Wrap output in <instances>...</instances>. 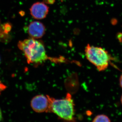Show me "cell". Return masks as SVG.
I'll use <instances>...</instances> for the list:
<instances>
[{
	"instance_id": "1",
	"label": "cell",
	"mask_w": 122,
	"mask_h": 122,
	"mask_svg": "<svg viewBox=\"0 0 122 122\" xmlns=\"http://www.w3.org/2000/svg\"><path fill=\"white\" fill-rule=\"evenodd\" d=\"M17 46L24 53L28 63L41 64L48 60L52 61L59 60L48 56L43 42L37 39L30 37L19 41Z\"/></svg>"
},
{
	"instance_id": "2",
	"label": "cell",
	"mask_w": 122,
	"mask_h": 122,
	"mask_svg": "<svg viewBox=\"0 0 122 122\" xmlns=\"http://www.w3.org/2000/svg\"><path fill=\"white\" fill-rule=\"evenodd\" d=\"M50 102L49 112H52L59 118L68 121H73L74 103L70 94L68 93L62 99H56L48 96Z\"/></svg>"
},
{
	"instance_id": "3",
	"label": "cell",
	"mask_w": 122,
	"mask_h": 122,
	"mask_svg": "<svg viewBox=\"0 0 122 122\" xmlns=\"http://www.w3.org/2000/svg\"><path fill=\"white\" fill-rule=\"evenodd\" d=\"M86 59L96 66L98 71H104L109 66V63L114 58L108 51L101 47L87 44L85 48Z\"/></svg>"
},
{
	"instance_id": "4",
	"label": "cell",
	"mask_w": 122,
	"mask_h": 122,
	"mask_svg": "<svg viewBox=\"0 0 122 122\" xmlns=\"http://www.w3.org/2000/svg\"><path fill=\"white\" fill-rule=\"evenodd\" d=\"M30 106L35 112H49L50 102L48 95H39L34 97L30 102Z\"/></svg>"
},
{
	"instance_id": "5",
	"label": "cell",
	"mask_w": 122,
	"mask_h": 122,
	"mask_svg": "<svg viewBox=\"0 0 122 122\" xmlns=\"http://www.w3.org/2000/svg\"><path fill=\"white\" fill-rule=\"evenodd\" d=\"M30 14L34 19L41 20L45 18L49 12V7L44 2L33 4L30 9Z\"/></svg>"
},
{
	"instance_id": "6",
	"label": "cell",
	"mask_w": 122,
	"mask_h": 122,
	"mask_svg": "<svg viewBox=\"0 0 122 122\" xmlns=\"http://www.w3.org/2000/svg\"><path fill=\"white\" fill-rule=\"evenodd\" d=\"M46 27L39 21L30 22L28 27V33L30 38L35 39L41 38L46 33Z\"/></svg>"
},
{
	"instance_id": "7",
	"label": "cell",
	"mask_w": 122,
	"mask_h": 122,
	"mask_svg": "<svg viewBox=\"0 0 122 122\" xmlns=\"http://www.w3.org/2000/svg\"><path fill=\"white\" fill-rule=\"evenodd\" d=\"M93 122H110V119L108 116L104 114H100L96 116L94 118Z\"/></svg>"
},
{
	"instance_id": "8",
	"label": "cell",
	"mask_w": 122,
	"mask_h": 122,
	"mask_svg": "<svg viewBox=\"0 0 122 122\" xmlns=\"http://www.w3.org/2000/svg\"><path fill=\"white\" fill-rule=\"evenodd\" d=\"M7 86L3 83H2L0 81V95L1 93V92L6 89Z\"/></svg>"
},
{
	"instance_id": "9",
	"label": "cell",
	"mask_w": 122,
	"mask_h": 122,
	"mask_svg": "<svg viewBox=\"0 0 122 122\" xmlns=\"http://www.w3.org/2000/svg\"><path fill=\"white\" fill-rule=\"evenodd\" d=\"M119 84L120 86L122 88V74L120 76L119 78Z\"/></svg>"
},
{
	"instance_id": "10",
	"label": "cell",
	"mask_w": 122,
	"mask_h": 122,
	"mask_svg": "<svg viewBox=\"0 0 122 122\" xmlns=\"http://www.w3.org/2000/svg\"><path fill=\"white\" fill-rule=\"evenodd\" d=\"M46 1V2H48L49 3H53L54 2V0H45Z\"/></svg>"
},
{
	"instance_id": "11",
	"label": "cell",
	"mask_w": 122,
	"mask_h": 122,
	"mask_svg": "<svg viewBox=\"0 0 122 122\" xmlns=\"http://www.w3.org/2000/svg\"><path fill=\"white\" fill-rule=\"evenodd\" d=\"M2 119V112H1V110L0 108V122L1 121Z\"/></svg>"
},
{
	"instance_id": "12",
	"label": "cell",
	"mask_w": 122,
	"mask_h": 122,
	"mask_svg": "<svg viewBox=\"0 0 122 122\" xmlns=\"http://www.w3.org/2000/svg\"><path fill=\"white\" fill-rule=\"evenodd\" d=\"M120 101H121V103H122V96H121V99H120Z\"/></svg>"
},
{
	"instance_id": "13",
	"label": "cell",
	"mask_w": 122,
	"mask_h": 122,
	"mask_svg": "<svg viewBox=\"0 0 122 122\" xmlns=\"http://www.w3.org/2000/svg\"></svg>"
}]
</instances>
